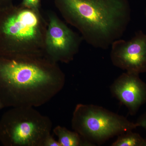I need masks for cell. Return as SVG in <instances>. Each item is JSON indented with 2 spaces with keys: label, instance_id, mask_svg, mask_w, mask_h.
I'll return each instance as SVG.
<instances>
[{
  "label": "cell",
  "instance_id": "obj_1",
  "mask_svg": "<svg viewBox=\"0 0 146 146\" xmlns=\"http://www.w3.org/2000/svg\"><path fill=\"white\" fill-rule=\"evenodd\" d=\"M65 74L45 56L0 55V100L4 107H37L60 92Z\"/></svg>",
  "mask_w": 146,
  "mask_h": 146
},
{
  "label": "cell",
  "instance_id": "obj_2",
  "mask_svg": "<svg viewBox=\"0 0 146 146\" xmlns=\"http://www.w3.org/2000/svg\"><path fill=\"white\" fill-rule=\"evenodd\" d=\"M65 19L97 48H108L122 36L129 24L127 0H54Z\"/></svg>",
  "mask_w": 146,
  "mask_h": 146
},
{
  "label": "cell",
  "instance_id": "obj_3",
  "mask_svg": "<svg viewBox=\"0 0 146 146\" xmlns=\"http://www.w3.org/2000/svg\"><path fill=\"white\" fill-rule=\"evenodd\" d=\"M48 22L40 12L20 5L0 11V55L45 56Z\"/></svg>",
  "mask_w": 146,
  "mask_h": 146
},
{
  "label": "cell",
  "instance_id": "obj_4",
  "mask_svg": "<svg viewBox=\"0 0 146 146\" xmlns=\"http://www.w3.org/2000/svg\"><path fill=\"white\" fill-rule=\"evenodd\" d=\"M52 127L50 119L34 107H12L0 119V142L5 146H44Z\"/></svg>",
  "mask_w": 146,
  "mask_h": 146
},
{
  "label": "cell",
  "instance_id": "obj_5",
  "mask_svg": "<svg viewBox=\"0 0 146 146\" xmlns=\"http://www.w3.org/2000/svg\"><path fill=\"white\" fill-rule=\"evenodd\" d=\"M72 126L84 140L95 146L138 127L136 123L104 108L82 104L77 105L75 108Z\"/></svg>",
  "mask_w": 146,
  "mask_h": 146
},
{
  "label": "cell",
  "instance_id": "obj_6",
  "mask_svg": "<svg viewBox=\"0 0 146 146\" xmlns=\"http://www.w3.org/2000/svg\"><path fill=\"white\" fill-rule=\"evenodd\" d=\"M48 27L44 43V55L56 63H68L74 60L83 40L58 17L48 14Z\"/></svg>",
  "mask_w": 146,
  "mask_h": 146
},
{
  "label": "cell",
  "instance_id": "obj_7",
  "mask_svg": "<svg viewBox=\"0 0 146 146\" xmlns=\"http://www.w3.org/2000/svg\"><path fill=\"white\" fill-rule=\"evenodd\" d=\"M110 58L116 67L139 74L146 72V35L136 33L128 41L117 39L111 45Z\"/></svg>",
  "mask_w": 146,
  "mask_h": 146
},
{
  "label": "cell",
  "instance_id": "obj_8",
  "mask_svg": "<svg viewBox=\"0 0 146 146\" xmlns=\"http://www.w3.org/2000/svg\"><path fill=\"white\" fill-rule=\"evenodd\" d=\"M139 75L127 72L123 73L110 88L112 96L125 106L132 116L146 103V83Z\"/></svg>",
  "mask_w": 146,
  "mask_h": 146
},
{
  "label": "cell",
  "instance_id": "obj_9",
  "mask_svg": "<svg viewBox=\"0 0 146 146\" xmlns=\"http://www.w3.org/2000/svg\"><path fill=\"white\" fill-rule=\"evenodd\" d=\"M53 131L58 138L60 146H95L84 140L76 131H71L64 127L58 125Z\"/></svg>",
  "mask_w": 146,
  "mask_h": 146
},
{
  "label": "cell",
  "instance_id": "obj_10",
  "mask_svg": "<svg viewBox=\"0 0 146 146\" xmlns=\"http://www.w3.org/2000/svg\"><path fill=\"white\" fill-rule=\"evenodd\" d=\"M112 146H145V139L132 131L121 134L111 145Z\"/></svg>",
  "mask_w": 146,
  "mask_h": 146
},
{
  "label": "cell",
  "instance_id": "obj_11",
  "mask_svg": "<svg viewBox=\"0 0 146 146\" xmlns=\"http://www.w3.org/2000/svg\"><path fill=\"white\" fill-rule=\"evenodd\" d=\"M41 0H22L21 5L23 7L40 12Z\"/></svg>",
  "mask_w": 146,
  "mask_h": 146
},
{
  "label": "cell",
  "instance_id": "obj_12",
  "mask_svg": "<svg viewBox=\"0 0 146 146\" xmlns=\"http://www.w3.org/2000/svg\"><path fill=\"white\" fill-rule=\"evenodd\" d=\"M44 146H60L58 141H56L53 136L50 134L45 139Z\"/></svg>",
  "mask_w": 146,
  "mask_h": 146
},
{
  "label": "cell",
  "instance_id": "obj_13",
  "mask_svg": "<svg viewBox=\"0 0 146 146\" xmlns=\"http://www.w3.org/2000/svg\"><path fill=\"white\" fill-rule=\"evenodd\" d=\"M136 123L138 127H143L146 130V112L139 117Z\"/></svg>",
  "mask_w": 146,
  "mask_h": 146
},
{
  "label": "cell",
  "instance_id": "obj_14",
  "mask_svg": "<svg viewBox=\"0 0 146 146\" xmlns=\"http://www.w3.org/2000/svg\"><path fill=\"white\" fill-rule=\"evenodd\" d=\"M14 0H0V11L13 5Z\"/></svg>",
  "mask_w": 146,
  "mask_h": 146
},
{
  "label": "cell",
  "instance_id": "obj_15",
  "mask_svg": "<svg viewBox=\"0 0 146 146\" xmlns=\"http://www.w3.org/2000/svg\"><path fill=\"white\" fill-rule=\"evenodd\" d=\"M4 106L3 105L2 103L1 102L0 100V110H1L3 108H4Z\"/></svg>",
  "mask_w": 146,
  "mask_h": 146
},
{
  "label": "cell",
  "instance_id": "obj_16",
  "mask_svg": "<svg viewBox=\"0 0 146 146\" xmlns=\"http://www.w3.org/2000/svg\"><path fill=\"white\" fill-rule=\"evenodd\" d=\"M145 146H146V138H145Z\"/></svg>",
  "mask_w": 146,
  "mask_h": 146
},
{
  "label": "cell",
  "instance_id": "obj_17",
  "mask_svg": "<svg viewBox=\"0 0 146 146\" xmlns=\"http://www.w3.org/2000/svg\"><path fill=\"white\" fill-rule=\"evenodd\" d=\"M145 16L146 17V11H145Z\"/></svg>",
  "mask_w": 146,
  "mask_h": 146
}]
</instances>
